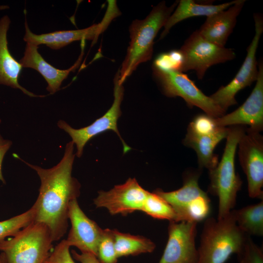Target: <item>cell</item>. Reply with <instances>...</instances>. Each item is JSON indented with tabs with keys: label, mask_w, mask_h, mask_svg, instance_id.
Segmentation results:
<instances>
[{
	"label": "cell",
	"mask_w": 263,
	"mask_h": 263,
	"mask_svg": "<svg viewBox=\"0 0 263 263\" xmlns=\"http://www.w3.org/2000/svg\"><path fill=\"white\" fill-rule=\"evenodd\" d=\"M248 237L238 226L233 209L220 219L206 218L197 263H225L232 255L241 253Z\"/></svg>",
	"instance_id": "3957f363"
},
{
	"label": "cell",
	"mask_w": 263,
	"mask_h": 263,
	"mask_svg": "<svg viewBox=\"0 0 263 263\" xmlns=\"http://www.w3.org/2000/svg\"><path fill=\"white\" fill-rule=\"evenodd\" d=\"M0 263H6L5 255L2 252L0 254Z\"/></svg>",
	"instance_id": "4dcf8cb0"
},
{
	"label": "cell",
	"mask_w": 263,
	"mask_h": 263,
	"mask_svg": "<svg viewBox=\"0 0 263 263\" xmlns=\"http://www.w3.org/2000/svg\"><path fill=\"white\" fill-rule=\"evenodd\" d=\"M149 192L135 178H130L108 191H99L94 204L96 207L105 208L111 215H126L141 211Z\"/></svg>",
	"instance_id": "9a60e30c"
},
{
	"label": "cell",
	"mask_w": 263,
	"mask_h": 263,
	"mask_svg": "<svg viewBox=\"0 0 263 263\" xmlns=\"http://www.w3.org/2000/svg\"><path fill=\"white\" fill-rule=\"evenodd\" d=\"M255 35L247 48V54L241 68L234 78L226 85L221 87L210 97L224 112L237 104L236 94L244 88L256 81L258 67L256 54L259 42L263 32V18L259 14L254 15Z\"/></svg>",
	"instance_id": "30bf717a"
},
{
	"label": "cell",
	"mask_w": 263,
	"mask_h": 263,
	"mask_svg": "<svg viewBox=\"0 0 263 263\" xmlns=\"http://www.w3.org/2000/svg\"><path fill=\"white\" fill-rule=\"evenodd\" d=\"M71 254L74 259L80 263H100L95 255L90 253H78L72 250Z\"/></svg>",
	"instance_id": "f546056e"
},
{
	"label": "cell",
	"mask_w": 263,
	"mask_h": 263,
	"mask_svg": "<svg viewBox=\"0 0 263 263\" xmlns=\"http://www.w3.org/2000/svg\"><path fill=\"white\" fill-rule=\"evenodd\" d=\"M182 61L178 71L196 72L198 79L203 78L211 66L235 58L236 54L230 48L219 46L202 37L198 30L187 38L179 50Z\"/></svg>",
	"instance_id": "ba28073f"
},
{
	"label": "cell",
	"mask_w": 263,
	"mask_h": 263,
	"mask_svg": "<svg viewBox=\"0 0 263 263\" xmlns=\"http://www.w3.org/2000/svg\"><path fill=\"white\" fill-rule=\"evenodd\" d=\"M179 1L167 6L162 1L153 7L142 20L135 19L130 27L131 40L119 71V82L123 84L138 66L150 60L153 54L154 39L177 6Z\"/></svg>",
	"instance_id": "7a4b0ae2"
},
{
	"label": "cell",
	"mask_w": 263,
	"mask_h": 263,
	"mask_svg": "<svg viewBox=\"0 0 263 263\" xmlns=\"http://www.w3.org/2000/svg\"><path fill=\"white\" fill-rule=\"evenodd\" d=\"M228 132L229 128L218 126L209 121L188 124L183 143L195 151L199 169L206 168L210 170L217 165L218 156L214 150L227 137Z\"/></svg>",
	"instance_id": "7c38bea8"
},
{
	"label": "cell",
	"mask_w": 263,
	"mask_h": 263,
	"mask_svg": "<svg viewBox=\"0 0 263 263\" xmlns=\"http://www.w3.org/2000/svg\"><path fill=\"white\" fill-rule=\"evenodd\" d=\"M85 41L81 42V52L76 62L70 68L60 70L48 63L38 51V46L26 43L23 57L19 60L22 68H29L37 71L47 83V90L54 94L60 90V86L70 72L79 66L84 54Z\"/></svg>",
	"instance_id": "ac0fdd59"
},
{
	"label": "cell",
	"mask_w": 263,
	"mask_h": 263,
	"mask_svg": "<svg viewBox=\"0 0 263 263\" xmlns=\"http://www.w3.org/2000/svg\"><path fill=\"white\" fill-rule=\"evenodd\" d=\"M71 141L66 145L59 162L50 169L30 164L17 158L36 171L40 180L39 194L35 202L37 213L34 222L49 228L53 242L59 240L67 232L70 203L80 194L81 185L72 175L75 154Z\"/></svg>",
	"instance_id": "6da1fadb"
},
{
	"label": "cell",
	"mask_w": 263,
	"mask_h": 263,
	"mask_svg": "<svg viewBox=\"0 0 263 263\" xmlns=\"http://www.w3.org/2000/svg\"><path fill=\"white\" fill-rule=\"evenodd\" d=\"M245 2V0H237L228 8L207 17L205 22L198 29L199 34L207 41L225 47Z\"/></svg>",
	"instance_id": "d6986e66"
},
{
	"label": "cell",
	"mask_w": 263,
	"mask_h": 263,
	"mask_svg": "<svg viewBox=\"0 0 263 263\" xmlns=\"http://www.w3.org/2000/svg\"><path fill=\"white\" fill-rule=\"evenodd\" d=\"M241 167L246 176L249 196L263 198V137L260 132L245 130L238 144Z\"/></svg>",
	"instance_id": "4fadbf2b"
},
{
	"label": "cell",
	"mask_w": 263,
	"mask_h": 263,
	"mask_svg": "<svg viewBox=\"0 0 263 263\" xmlns=\"http://www.w3.org/2000/svg\"><path fill=\"white\" fill-rule=\"evenodd\" d=\"M113 230L115 250L118 258L150 253L155 249V244L150 239L143 236L122 233L116 229Z\"/></svg>",
	"instance_id": "7402d4cb"
},
{
	"label": "cell",
	"mask_w": 263,
	"mask_h": 263,
	"mask_svg": "<svg viewBox=\"0 0 263 263\" xmlns=\"http://www.w3.org/2000/svg\"><path fill=\"white\" fill-rule=\"evenodd\" d=\"M236 224L246 235H263V201L244 207L239 209H233Z\"/></svg>",
	"instance_id": "603a6c76"
},
{
	"label": "cell",
	"mask_w": 263,
	"mask_h": 263,
	"mask_svg": "<svg viewBox=\"0 0 263 263\" xmlns=\"http://www.w3.org/2000/svg\"><path fill=\"white\" fill-rule=\"evenodd\" d=\"M120 15L116 2L108 0L104 17L100 22L82 29L61 30L37 35L31 32L25 19L23 40L38 46L45 45L52 49L57 50L75 41L88 39L95 42L99 36L108 28L111 21Z\"/></svg>",
	"instance_id": "8fae6325"
},
{
	"label": "cell",
	"mask_w": 263,
	"mask_h": 263,
	"mask_svg": "<svg viewBox=\"0 0 263 263\" xmlns=\"http://www.w3.org/2000/svg\"><path fill=\"white\" fill-rule=\"evenodd\" d=\"M152 69L156 79L167 96L181 97L188 106L199 108L213 118L225 114V113L215 104L210 96L205 95L184 73L154 66H152Z\"/></svg>",
	"instance_id": "52a82bcc"
},
{
	"label": "cell",
	"mask_w": 263,
	"mask_h": 263,
	"mask_svg": "<svg viewBox=\"0 0 263 263\" xmlns=\"http://www.w3.org/2000/svg\"><path fill=\"white\" fill-rule=\"evenodd\" d=\"M68 218L71 224L66 239L68 244L70 247H76L81 253H90L96 257L103 229L87 216L77 199L70 203Z\"/></svg>",
	"instance_id": "e0dca14e"
},
{
	"label": "cell",
	"mask_w": 263,
	"mask_h": 263,
	"mask_svg": "<svg viewBox=\"0 0 263 263\" xmlns=\"http://www.w3.org/2000/svg\"><path fill=\"white\" fill-rule=\"evenodd\" d=\"M237 258L239 263H263V250L249 236Z\"/></svg>",
	"instance_id": "4316f807"
},
{
	"label": "cell",
	"mask_w": 263,
	"mask_h": 263,
	"mask_svg": "<svg viewBox=\"0 0 263 263\" xmlns=\"http://www.w3.org/2000/svg\"><path fill=\"white\" fill-rule=\"evenodd\" d=\"M141 211L154 219L177 222L176 215L170 205L153 192H149Z\"/></svg>",
	"instance_id": "cb8c5ba5"
},
{
	"label": "cell",
	"mask_w": 263,
	"mask_h": 263,
	"mask_svg": "<svg viewBox=\"0 0 263 263\" xmlns=\"http://www.w3.org/2000/svg\"><path fill=\"white\" fill-rule=\"evenodd\" d=\"M245 132L242 126L229 127L222 158L214 169L208 170V191L218 198L217 219L225 217L233 209L242 186V181L236 172L235 159L239 141Z\"/></svg>",
	"instance_id": "277c9868"
},
{
	"label": "cell",
	"mask_w": 263,
	"mask_h": 263,
	"mask_svg": "<svg viewBox=\"0 0 263 263\" xmlns=\"http://www.w3.org/2000/svg\"><path fill=\"white\" fill-rule=\"evenodd\" d=\"M114 100L109 110L101 117L96 119L90 125L80 129L72 128L66 122L59 120L58 127L66 132L71 137L72 141L76 147L75 155L80 157L87 143L94 136L109 130L115 132L120 138L123 146L124 153L129 151V147L121 137L117 128V121L121 114V104L124 96V87L119 82L118 70L113 79Z\"/></svg>",
	"instance_id": "9c48e42d"
},
{
	"label": "cell",
	"mask_w": 263,
	"mask_h": 263,
	"mask_svg": "<svg viewBox=\"0 0 263 263\" xmlns=\"http://www.w3.org/2000/svg\"><path fill=\"white\" fill-rule=\"evenodd\" d=\"M11 22L8 15H4L0 19V85L19 89L30 97L44 96L30 92L19 82L23 68L11 55L8 48L7 34Z\"/></svg>",
	"instance_id": "ffe728a7"
},
{
	"label": "cell",
	"mask_w": 263,
	"mask_h": 263,
	"mask_svg": "<svg viewBox=\"0 0 263 263\" xmlns=\"http://www.w3.org/2000/svg\"><path fill=\"white\" fill-rule=\"evenodd\" d=\"M237 0L218 5L197 3L192 0H181L164 26L160 39L165 38L170 29L176 24L185 19L196 16L208 17L225 10L236 2Z\"/></svg>",
	"instance_id": "44dd1931"
},
{
	"label": "cell",
	"mask_w": 263,
	"mask_h": 263,
	"mask_svg": "<svg viewBox=\"0 0 263 263\" xmlns=\"http://www.w3.org/2000/svg\"><path fill=\"white\" fill-rule=\"evenodd\" d=\"M37 213L35 203L28 210L7 220L0 221V243L15 236L22 228L34 222Z\"/></svg>",
	"instance_id": "d4e9b609"
},
{
	"label": "cell",
	"mask_w": 263,
	"mask_h": 263,
	"mask_svg": "<svg viewBox=\"0 0 263 263\" xmlns=\"http://www.w3.org/2000/svg\"><path fill=\"white\" fill-rule=\"evenodd\" d=\"M53 242L47 226L33 222L0 242V251L4 253L6 263H43Z\"/></svg>",
	"instance_id": "5b68a950"
},
{
	"label": "cell",
	"mask_w": 263,
	"mask_h": 263,
	"mask_svg": "<svg viewBox=\"0 0 263 263\" xmlns=\"http://www.w3.org/2000/svg\"><path fill=\"white\" fill-rule=\"evenodd\" d=\"M96 257L100 263H117L118 258L115 250L113 229L103 230Z\"/></svg>",
	"instance_id": "484cf974"
},
{
	"label": "cell",
	"mask_w": 263,
	"mask_h": 263,
	"mask_svg": "<svg viewBox=\"0 0 263 263\" xmlns=\"http://www.w3.org/2000/svg\"><path fill=\"white\" fill-rule=\"evenodd\" d=\"M66 240L60 242L50 252L43 263H76L70 252Z\"/></svg>",
	"instance_id": "83f0119b"
},
{
	"label": "cell",
	"mask_w": 263,
	"mask_h": 263,
	"mask_svg": "<svg viewBox=\"0 0 263 263\" xmlns=\"http://www.w3.org/2000/svg\"><path fill=\"white\" fill-rule=\"evenodd\" d=\"M255 86L244 102L238 109L226 114L214 118L218 126L247 125L246 130L260 132L263 129V64L258 65Z\"/></svg>",
	"instance_id": "2e32d148"
},
{
	"label": "cell",
	"mask_w": 263,
	"mask_h": 263,
	"mask_svg": "<svg viewBox=\"0 0 263 263\" xmlns=\"http://www.w3.org/2000/svg\"><path fill=\"white\" fill-rule=\"evenodd\" d=\"M9 9V6L7 5H0V11L4 10Z\"/></svg>",
	"instance_id": "1f68e13d"
},
{
	"label": "cell",
	"mask_w": 263,
	"mask_h": 263,
	"mask_svg": "<svg viewBox=\"0 0 263 263\" xmlns=\"http://www.w3.org/2000/svg\"><path fill=\"white\" fill-rule=\"evenodd\" d=\"M12 142L7 139H5L0 133V181L5 184L6 181L2 172V165L4 157L11 148Z\"/></svg>",
	"instance_id": "f1b7e54d"
},
{
	"label": "cell",
	"mask_w": 263,
	"mask_h": 263,
	"mask_svg": "<svg viewBox=\"0 0 263 263\" xmlns=\"http://www.w3.org/2000/svg\"><path fill=\"white\" fill-rule=\"evenodd\" d=\"M201 169L187 171L183 185L171 191L156 189L153 192L168 202L174 211L177 221H191L197 223L207 218L210 210V200L207 193L199 185Z\"/></svg>",
	"instance_id": "8992f818"
},
{
	"label": "cell",
	"mask_w": 263,
	"mask_h": 263,
	"mask_svg": "<svg viewBox=\"0 0 263 263\" xmlns=\"http://www.w3.org/2000/svg\"><path fill=\"white\" fill-rule=\"evenodd\" d=\"M197 224L191 221H169L168 242L158 263H197Z\"/></svg>",
	"instance_id": "5bb4252c"
}]
</instances>
